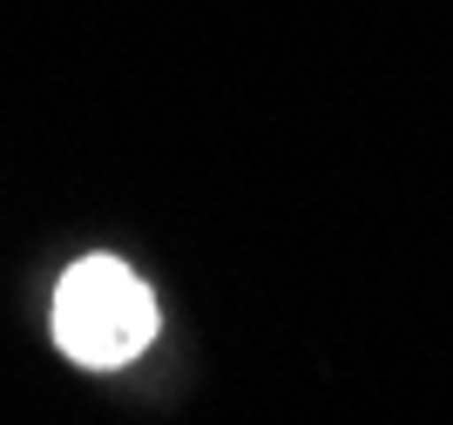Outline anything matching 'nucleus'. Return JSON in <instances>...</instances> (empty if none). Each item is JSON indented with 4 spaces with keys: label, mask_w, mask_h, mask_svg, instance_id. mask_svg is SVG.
<instances>
[{
    "label": "nucleus",
    "mask_w": 453,
    "mask_h": 425,
    "mask_svg": "<svg viewBox=\"0 0 453 425\" xmlns=\"http://www.w3.org/2000/svg\"><path fill=\"white\" fill-rule=\"evenodd\" d=\"M156 338V297L115 257H81L55 284V345L88 371L129 365Z\"/></svg>",
    "instance_id": "1"
}]
</instances>
